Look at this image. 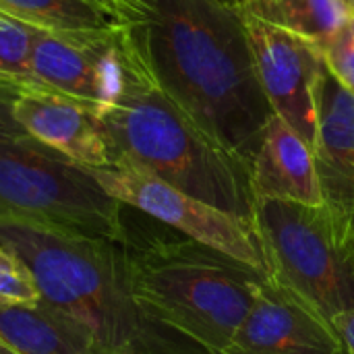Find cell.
Masks as SVG:
<instances>
[{"mask_svg":"<svg viewBox=\"0 0 354 354\" xmlns=\"http://www.w3.org/2000/svg\"><path fill=\"white\" fill-rule=\"evenodd\" d=\"M164 91L230 153L251 168L276 116L239 8L218 0H153L143 25Z\"/></svg>","mask_w":354,"mask_h":354,"instance_id":"1","label":"cell"},{"mask_svg":"<svg viewBox=\"0 0 354 354\" xmlns=\"http://www.w3.org/2000/svg\"><path fill=\"white\" fill-rule=\"evenodd\" d=\"M0 245L31 272L39 301L68 322L95 354H176V334L139 305L122 241L100 239L0 212Z\"/></svg>","mask_w":354,"mask_h":354,"instance_id":"2","label":"cell"},{"mask_svg":"<svg viewBox=\"0 0 354 354\" xmlns=\"http://www.w3.org/2000/svg\"><path fill=\"white\" fill-rule=\"evenodd\" d=\"M97 114L112 162L127 160L195 199L253 222L249 164L214 141L164 91L151 58L122 97Z\"/></svg>","mask_w":354,"mask_h":354,"instance_id":"3","label":"cell"},{"mask_svg":"<svg viewBox=\"0 0 354 354\" xmlns=\"http://www.w3.org/2000/svg\"><path fill=\"white\" fill-rule=\"evenodd\" d=\"M133 292L156 324L222 354L249 313L266 274L193 239L122 241Z\"/></svg>","mask_w":354,"mask_h":354,"instance_id":"4","label":"cell"},{"mask_svg":"<svg viewBox=\"0 0 354 354\" xmlns=\"http://www.w3.org/2000/svg\"><path fill=\"white\" fill-rule=\"evenodd\" d=\"M268 278L332 322L354 311V241H346L326 205L255 199L253 222Z\"/></svg>","mask_w":354,"mask_h":354,"instance_id":"5","label":"cell"},{"mask_svg":"<svg viewBox=\"0 0 354 354\" xmlns=\"http://www.w3.org/2000/svg\"><path fill=\"white\" fill-rule=\"evenodd\" d=\"M122 207L100 187L89 168L29 135L0 139V212L124 241L129 228Z\"/></svg>","mask_w":354,"mask_h":354,"instance_id":"6","label":"cell"},{"mask_svg":"<svg viewBox=\"0 0 354 354\" xmlns=\"http://www.w3.org/2000/svg\"><path fill=\"white\" fill-rule=\"evenodd\" d=\"M143 25L73 33L37 29L33 75L44 87L87 102L102 112L114 106L149 64Z\"/></svg>","mask_w":354,"mask_h":354,"instance_id":"7","label":"cell"},{"mask_svg":"<svg viewBox=\"0 0 354 354\" xmlns=\"http://www.w3.org/2000/svg\"><path fill=\"white\" fill-rule=\"evenodd\" d=\"M89 172L100 187L122 205H131L176 228L187 239L207 245L268 276L255 232L245 220L183 193L127 160H114L110 166L89 168Z\"/></svg>","mask_w":354,"mask_h":354,"instance_id":"8","label":"cell"},{"mask_svg":"<svg viewBox=\"0 0 354 354\" xmlns=\"http://www.w3.org/2000/svg\"><path fill=\"white\" fill-rule=\"evenodd\" d=\"M263 91L276 112L313 149L317 135L315 87L324 71L322 48L239 8Z\"/></svg>","mask_w":354,"mask_h":354,"instance_id":"9","label":"cell"},{"mask_svg":"<svg viewBox=\"0 0 354 354\" xmlns=\"http://www.w3.org/2000/svg\"><path fill=\"white\" fill-rule=\"evenodd\" d=\"M222 354H348L332 322L266 278Z\"/></svg>","mask_w":354,"mask_h":354,"instance_id":"10","label":"cell"},{"mask_svg":"<svg viewBox=\"0 0 354 354\" xmlns=\"http://www.w3.org/2000/svg\"><path fill=\"white\" fill-rule=\"evenodd\" d=\"M315 110L313 158L324 205L338 232L354 241V93L328 64L315 87Z\"/></svg>","mask_w":354,"mask_h":354,"instance_id":"11","label":"cell"},{"mask_svg":"<svg viewBox=\"0 0 354 354\" xmlns=\"http://www.w3.org/2000/svg\"><path fill=\"white\" fill-rule=\"evenodd\" d=\"M29 137L85 168L112 164L97 110L58 91H21L12 106Z\"/></svg>","mask_w":354,"mask_h":354,"instance_id":"12","label":"cell"},{"mask_svg":"<svg viewBox=\"0 0 354 354\" xmlns=\"http://www.w3.org/2000/svg\"><path fill=\"white\" fill-rule=\"evenodd\" d=\"M251 185L255 199L324 205L313 149L280 116L272 118L251 160Z\"/></svg>","mask_w":354,"mask_h":354,"instance_id":"13","label":"cell"},{"mask_svg":"<svg viewBox=\"0 0 354 354\" xmlns=\"http://www.w3.org/2000/svg\"><path fill=\"white\" fill-rule=\"evenodd\" d=\"M0 342L17 354H95L91 344L41 301H0Z\"/></svg>","mask_w":354,"mask_h":354,"instance_id":"14","label":"cell"},{"mask_svg":"<svg viewBox=\"0 0 354 354\" xmlns=\"http://www.w3.org/2000/svg\"><path fill=\"white\" fill-rule=\"evenodd\" d=\"M0 12L41 31H106L135 23L106 0H0Z\"/></svg>","mask_w":354,"mask_h":354,"instance_id":"15","label":"cell"},{"mask_svg":"<svg viewBox=\"0 0 354 354\" xmlns=\"http://www.w3.org/2000/svg\"><path fill=\"white\" fill-rule=\"evenodd\" d=\"M243 8L319 48L332 41L353 17L344 0H247Z\"/></svg>","mask_w":354,"mask_h":354,"instance_id":"16","label":"cell"},{"mask_svg":"<svg viewBox=\"0 0 354 354\" xmlns=\"http://www.w3.org/2000/svg\"><path fill=\"white\" fill-rule=\"evenodd\" d=\"M37 29L0 12V85L17 91H52L44 87L31 68Z\"/></svg>","mask_w":354,"mask_h":354,"instance_id":"17","label":"cell"},{"mask_svg":"<svg viewBox=\"0 0 354 354\" xmlns=\"http://www.w3.org/2000/svg\"><path fill=\"white\" fill-rule=\"evenodd\" d=\"M0 301L33 305L39 303V290L27 266L0 245Z\"/></svg>","mask_w":354,"mask_h":354,"instance_id":"18","label":"cell"},{"mask_svg":"<svg viewBox=\"0 0 354 354\" xmlns=\"http://www.w3.org/2000/svg\"><path fill=\"white\" fill-rule=\"evenodd\" d=\"M322 54L330 71L338 77V81L354 93V50L346 44L342 33L322 46Z\"/></svg>","mask_w":354,"mask_h":354,"instance_id":"19","label":"cell"},{"mask_svg":"<svg viewBox=\"0 0 354 354\" xmlns=\"http://www.w3.org/2000/svg\"><path fill=\"white\" fill-rule=\"evenodd\" d=\"M21 91L0 85V139H17V137H27L25 129L17 122L12 106L15 100Z\"/></svg>","mask_w":354,"mask_h":354,"instance_id":"20","label":"cell"},{"mask_svg":"<svg viewBox=\"0 0 354 354\" xmlns=\"http://www.w3.org/2000/svg\"><path fill=\"white\" fill-rule=\"evenodd\" d=\"M135 23H147L153 15V0H106Z\"/></svg>","mask_w":354,"mask_h":354,"instance_id":"21","label":"cell"},{"mask_svg":"<svg viewBox=\"0 0 354 354\" xmlns=\"http://www.w3.org/2000/svg\"><path fill=\"white\" fill-rule=\"evenodd\" d=\"M334 330L338 332L342 344L346 346L348 354H354V311H342L332 319Z\"/></svg>","mask_w":354,"mask_h":354,"instance_id":"22","label":"cell"},{"mask_svg":"<svg viewBox=\"0 0 354 354\" xmlns=\"http://www.w3.org/2000/svg\"><path fill=\"white\" fill-rule=\"evenodd\" d=\"M340 33H342V37L346 39V44L354 50V15L348 19V23L344 25V29H342Z\"/></svg>","mask_w":354,"mask_h":354,"instance_id":"23","label":"cell"},{"mask_svg":"<svg viewBox=\"0 0 354 354\" xmlns=\"http://www.w3.org/2000/svg\"><path fill=\"white\" fill-rule=\"evenodd\" d=\"M218 2H222L224 6H230V8H241L247 0H218Z\"/></svg>","mask_w":354,"mask_h":354,"instance_id":"24","label":"cell"},{"mask_svg":"<svg viewBox=\"0 0 354 354\" xmlns=\"http://www.w3.org/2000/svg\"><path fill=\"white\" fill-rule=\"evenodd\" d=\"M0 354H17L15 351H10L4 342H0Z\"/></svg>","mask_w":354,"mask_h":354,"instance_id":"25","label":"cell"},{"mask_svg":"<svg viewBox=\"0 0 354 354\" xmlns=\"http://www.w3.org/2000/svg\"><path fill=\"white\" fill-rule=\"evenodd\" d=\"M344 4L348 6V10H351V15H354V0H344Z\"/></svg>","mask_w":354,"mask_h":354,"instance_id":"26","label":"cell"}]
</instances>
